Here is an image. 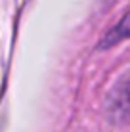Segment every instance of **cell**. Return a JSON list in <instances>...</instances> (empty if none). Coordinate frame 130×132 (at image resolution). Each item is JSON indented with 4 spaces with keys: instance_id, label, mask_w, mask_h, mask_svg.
Returning a JSON list of instances; mask_svg holds the SVG:
<instances>
[{
    "instance_id": "cell-1",
    "label": "cell",
    "mask_w": 130,
    "mask_h": 132,
    "mask_svg": "<svg viewBox=\"0 0 130 132\" xmlns=\"http://www.w3.org/2000/svg\"><path fill=\"white\" fill-rule=\"evenodd\" d=\"M105 115L113 125H130V73L109 92L105 100Z\"/></svg>"
},
{
    "instance_id": "cell-2",
    "label": "cell",
    "mask_w": 130,
    "mask_h": 132,
    "mask_svg": "<svg viewBox=\"0 0 130 132\" xmlns=\"http://www.w3.org/2000/svg\"><path fill=\"white\" fill-rule=\"evenodd\" d=\"M126 38H130V12L103 36L100 48H111L113 44H119L120 40H126Z\"/></svg>"
}]
</instances>
